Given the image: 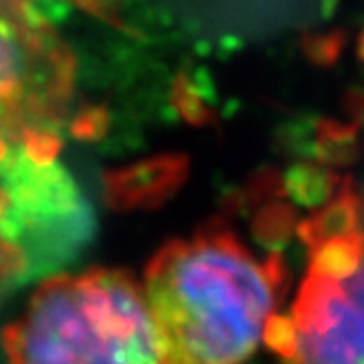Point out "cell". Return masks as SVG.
<instances>
[{
    "instance_id": "7a4b0ae2",
    "label": "cell",
    "mask_w": 364,
    "mask_h": 364,
    "mask_svg": "<svg viewBox=\"0 0 364 364\" xmlns=\"http://www.w3.org/2000/svg\"><path fill=\"white\" fill-rule=\"evenodd\" d=\"M7 364H173L141 281L95 268L44 279L3 331Z\"/></svg>"
},
{
    "instance_id": "5b68a950",
    "label": "cell",
    "mask_w": 364,
    "mask_h": 364,
    "mask_svg": "<svg viewBox=\"0 0 364 364\" xmlns=\"http://www.w3.org/2000/svg\"><path fill=\"white\" fill-rule=\"evenodd\" d=\"M9 209L11 198L0 187V290L27 270V255H24L18 237L11 232Z\"/></svg>"
},
{
    "instance_id": "277c9868",
    "label": "cell",
    "mask_w": 364,
    "mask_h": 364,
    "mask_svg": "<svg viewBox=\"0 0 364 364\" xmlns=\"http://www.w3.org/2000/svg\"><path fill=\"white\" fill-rule=\"evenodd\" d=\"M73 99L70 48L29 0H0V165L55 161Z\"/></svg>"
},
{
    "instance_id": "6da1fadb",
    "label": "cell",
    "mask_w": 364,
    "mask_h": 364,
    "mask_svg": "<svg viewBox=\"0 0 364 364\" xmlns=\"http://www.w3.org/2000/svg\"><path fill=\"white\" fill-rule=\"evenodd\" d=\"M141 288L173 364H244L277 318L283 268L232 232L206 230L163 246Z\"/></svg>"
},
{
    "instance_id": "3957f363",
    "label": "cell",
    "mask_w": 364,
    "mask_h": 364,
    "mask_svg": "<svg viewBox=\"0 0 364 364\" xmlns=\"http://www.w3.org/2000/svg\"><path fill=\"white\" fill-rule=\"evenodd\" d=\"M307 272L288 318L264 343L288 364H364V226L360 198L345 189L303 226Z\"/></svg>"
}]
</instances>
